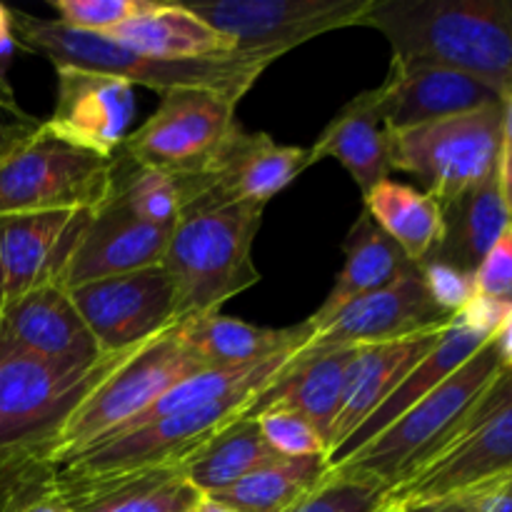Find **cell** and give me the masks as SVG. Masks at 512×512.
<instances>
[{"label":"cell","instance_id":"cell-29","mask_svg":"<svg viewBox=\"0 0 512 512\" xmlns=\"http://www.w3.org/2000/svg\"><path fill=\"white\" fill-rule=\"evenodd\" d=\"M443 218V243L428 260H438V263L475 273L488 250L498 243V238L510 225L503 190H500V168L483 185L445 205Z\"/></svg>","mask_w":512,"mask_h":512},{"label":"cell","instance_id":"cell-34","mask_svg":"<svg viewBox=\"0 0 512 512\" xmlns=\"http://www.w3.org/2000/svg\"><path fill=\"white\" fill-rule=\"evenodd\" d=\"M263 438L280 458H325L328 460V443L323 435L293 410H265L255 415Z\"/></svg>","mask_w":512,"mask_h":512},{"label":"cell","instance_id":"cell-48","mask_svg":"<svg viewBox=\"0 0 512 512\" xmlns=\"http://www.w3.org/2000/svg\"><path fill=\"white\" fill-rule=\"evenodd\" d=\"M195 512H235V510H230L228 505L215 503V500H210V498H203L200 500L198 508H195Z\"/></svg>","mask_w":512,"mask_h":512},{"label":"cell","instance_id":"cell-41","mask_svg":"<svg viewBox=\"0 0 512 512\" xmlns=\"http://www.w3.org/2000/svg\"><path fill=\"white\" fill-rule=\"evenodd\" d=\"M15 50H18V38L13 28V8L0 3V68L5 70V63L13 58Z\"/></svg>","mask_w":512,"mask_h":512},{"label":"cell","instance_id":"cell-49","mask_svg":"<svg viewBox=\"0 0 512 512\" xmlns=\"http://www.w3.org/2000/svg\"><path fill=\"white\" fill-rule=\"evenodd\" d=\"M383 512H415V510H403V508H385Z\"/></svg>","mask_w":512,"mask_h":512},{"label":"cell","instance_id":"cell-27","mask_svg":"<svg viewBox=\"0 0 512 512\" xmlns=\"http://www.w3.org/2000/svg\"><path fill=\"white\" fill-rule=\"evenodd\" d=\"M343 253L345 265L335 278L333 290L323 300V305L308 318L313 333L323 328L325 323H330L340 310L353 305L355 300L365 298L380 288H388L390 283H395L415 268V263L403 253V248L390 235H385L365 210L350 228L343 243Z\"/></svg>","mask_w":512,"mask_h":512},{"label":"cell","instance_id":"cell-46","mask_svg":"<svg viewBox=\"0 0 512 512\" xmlns=\"http://www.w3.org/2000/svg\"><path fill=\"white\" fill-rule=\"evenodd\" d=\"M503 155H512V95L503 98Z\"/></svg>","mask_w":512,"mask_h":512},{"label":"cell","instance_id":"cell-13","mask_svg":"<svg viewBox=\"0 0 512 512\" xmlns=\"http://www.w3.org/2000/svg\"><path fill=\"white\" fill-rule=\"evenodd\" d=\"M100 353H125L180 323L178 295L163 265L68 290Z\"/></svg>","mask_w":512,"mask_h":512},{"label":"cell","instance_id":"cell-23","mask_svg":"<svg viewBox=\"0 0 512 512\" xmlns=\"http://www.w3.org/2000/svg\"><path fill=\"white\" fill-rule=\"evenodd\" d=\"M0 323L20 348L50 363L90 365L105 355L85 328L68 290L58 283L0 308Z\"/></svg>","mask_w":512,"mask_h":512},{"label":"cell","instance_id":"cell-21","mask_svg":"<svg viewBox=\"0 0 512 512\" xmlns=\"http://www.w3.org/2000/svg\"><path fill=\"white\" fill-rule=\"evenodd\" d=\"M353 358L355 348H300L288 368L255 395L245 418H255L258 413L275 408L293 410L323 435L330 448V435L343 405L345 380Z\"/></svg>","mask_w":512,"mask_h":512},{"label":"cell","instance_id":"cell-20","mask_svg":"<svg viewBox=\"0 0 512 512\" xmlns=\"http://www.w3.org/2000/svg\"><path fill=\"white\" fill-rule=\"evenodd\" d=\"M448 323L420 330L410 338L355 348V358L348 368V380H345L343 405H340L338 420H335L333 435H330L328 460L385 403V398L398 388L400 380L435 348Z\"/></svg>","mask_w":512,"mask_h":512},{"label":"cell","instance_id":"cell-31","mask_svg":"<svg viewBox=\"0 0 512 512\" xmlns=\"http://www.w3.org/2000/svg\"><path fill=\"white\" fill-rule=\"evenodd\" d=\"M363 200L365 213L403 248L415 265L425 263L443 243V208L425 190L385 180Z\"/></svg>","mask_w":512,"mask_h":512},{"label":"cell","instance_id":"cell-1","mask_svg":"<svg viewBox=\"0 0 512 512\" xmlns=\"http://www.w3.org/2000/svg\"><path fill=\"white\" fill-rule=\"evenodd\" d=\"M363 25L393 58L445 65L512 95V0H375Z\"/></svg>","mask_w":512,"mask_h":512},{"label":"cell","instance_id":"cell-5","mask_svg":"<svg viewBox=\"0 0 512 512\" xmlns=\"http://www.w3.org/2000/svg\"><path fill=\"white\" fill-rule=\"evenodd\" d=\"M263 210L255 203H228L180 213L163 258L180 320L220 313L230 298L260 283L253 245Z\"/></svg>","mask_w":512,"mask_h":512},{"label":"cell","instance_id":"cell-17","mask_svg":"<svg viewBox=\"0 0 512 512\" xmlns=\"http://www.w3.org/2000/svg\"><path fill=\"white\" fill-rule=\"evenodd\" d=\"M170 233L173 228H155L135 218L113 188V195L90 215L60 285L70 290L163 265Z\"/></svg>","mask_w":512,"mask_h":512},{"label":"cell","instance_id":"cell-4","mask_svg":"<svg viewBox=\"0 0 512 512\" xmlns=\"http://www.w3.org/2000/svg\"><path fill=\"white\" fill-rule=\"evenodd\" d=\"M503 370V355L495 340H490L443 385L405 410L383 433L328 468V473L375 485L388 495L453 438L480 395L500 378Z\"/></svg>","mask_w":512,"mask_h":512},{"label":"cell","instance_id":"cell-14","mask_svg":"<svg viewBox=\"0 0 512 512\" xmlns=\"http://www.w3.org/2000/svg\"><path fill=\"white\" fill-rule=\"evenodd\" d=\"M308 168V148L280 145L268 133H248L238 125L203 173L178 178L183 210L228 203H255L265 208L268 200L283 193Z\"/></svg>","mask_w":512,"mask_h":512},{"label":"cell","instance_id":"cell-28","mask_svg":"<svg viewBox=\"0 0 512 512\" xmlns=\"http://www.w3.org/2000/svg\"><path fill=\"white\" fill-rule=\"evenodd\" d=\"M108 38L140 53L170 60H195L233 53V43L225 35L210 28L188 5L180 3L140 0L138 13L110 30Z\"/></svg>","mask_w":512,"mask_h":512},{"label":"cell","instance_id":"cell-2","mask_svg":"<svg viewBox=\"0 0 512 512\" xmlns=\"http://www.w3.org/2000/svg\"><path fill=\"white\" fill-rule=\"evenodd\" d=\"M13 28L18 48L43 55L53 68L103 73L125 80L133 88L143 85L158 95L178 88H205L240 103V98L250 93L260 75L273 65L268 58L235 50L195 60L158 58L128 48L108 35L65 28L55 18H38L23 10H13Z\"/></svg>","mask_w":512,"mask_h":512},{"label":"cell","instance_id":"cell-19","mask_svg":"<svg viewBox=\"0 0 512 512\" xmlns=\"http://www.w3.org/2000/svg\"><path fill=\"white\" fill-rule=\"evenodd\" d=\"M388 130L415 128L500 103V93L470 75L423 60H390L380 83Z\"/></svg>","mask_w":512,"mask_h":512},{"label":"cell","instance_id":"cell-47","mask_svg":"<svg viewBox=\"0 0 512 512\" xmlns=\"http://www.w3.org/2000/svg\"><path fill=\"white\" fill-rule=\"evenodd\" d=\"M415 512H478L470 500H445V503L428 505V508H418Z\"/></svg>","mask_w":512,"mask_h":512},{"label":"cell","instance_id":"cell-37","mask_svg":"<svg viewBox=\"0 0 512 512\" xmlns=\"http://www.w3.org/2000/svg\"><path fill=\"white\" fill-rule=\"evenodd\" d=\"M418 268L433 303L450 318L460 313L478 295V290H475V273L453 268L448 263H438V260H425Z\"/></svg>","mask_w":512,"mask_h":512},{"label":"cell","instance_id":"cell-36","mask_svg":"<svg viewBox=\"0 0 512 512\" xmlns=\"http://www.w3.org/2000/svg\"><path fill=\"white\" fill-rule=\"evenodd\" d=\"M55 20L65 28L108 35L120 23L138 13L140 0H53Z\"/></svg>","mask_w":512,"mask_h":512},{"label":"cell","instance_id":"cell-35","mask_svg":"<svg viewBox=\"0 0 512 512\" xmlns=\"http://www.w3.org/2000/svg\"><path fill=\"white\" fill-rule=\"evenodd\" d=\"M385 490L360 480L325 475L323 483L290 512H383Z\"/></svg>","mask_w":512,"mask_h":512},{"label":"cell","instance_id":"cell-18","mask_svg":"<svg viewBox=\"0 0 512 512\" xmlns=\"http://www.w3.org/2000/svg\"><path fill=\"white\" fill-rule=\"evenodd\" d=\"M58 95L48 128L73 143L118 155L135 115V88L120 78L78 68H55Z\"/></svg>","mask_w":512,"mask_h":512},{"label":"cell","instance_id":"cell-15","mask_svg":"<svg viewBox=\"0 0 512 512\" xmlns=\"http://www.w3.org/2000/svg\"><path fill=\"white\" fill-rule=\"evenodd\" d=\"M85 210L0 215V308L63 280L88 225Z\"/></svg>","mask_w":512,"mask_h":512},{"label":"cell","instance_id":"cell-33","mask_svg":"<svg viewBox=\"0 0 512 512\" xmlns=\"http://www.w3.org/2000/svg\"><path fill=\"white\" fill-rule=\"evenodd\" d=\"M115 193L135 218L155 228H173L183 210L180 180L163 170L145 168V165L130 163L128 173H120L118 163Z\"/></svg>","mask_w":512,"mask_h":512},{"label":"cell","instance_id":"cell-45","mask_svg":"<svg viewBox=\"0 0 512 512\" xmlns=\"http://www.w3.org/2000/svg\"><path fill=\"white\" fill-rule=\"evenodd\" d=\"M495 345H498L500 355H503L505 368L512 370V315L508 323H505V328L498 333V338H495Z\"/></svg>","mask_w":512,"mask_h":512},{"label":"cell","instance_id":"cell-12","mask_svg":"<svg viewBox=\"0 0 512 512\" xmlns=\"http://www.w3.org/2000/svg\"><path fill=\"white\" fill-rule=\"evenodd\" d=\"M253 398L223 400L188 413L170 415L158 423L130 428L85 450L70 463L60 465L58 473L73 480H95L145 473V470L180 468L225 425L243 418L253 405Z\"/></svg>","mask_w":512,"mask_h":512},{"label":"cell","instance_id":"cell-38","mask_svg":"<svg viewBox=\"0 0 512 512\" xmlns=\"http://www.w3.org/2000/svg\"><path fill=\"white\" fill-rule=\"evenodd\" d=\"M475 290L485 298L512 305V225L475 268Z\"/></svg>","mask_w":512,"mask_h":512},{"label":"cell","instance_id":"cell-43","mask_svg":"<svg viewBox=\"0 0 512 512\" xmlns=\"http://www.w3.org/2000/svg\"><path fill=\"white\" fill-rule=\"evenodd\" d=\"M0 110H3V113L15 115V118H18L20 123H30V120H33V118H30V115L25 113V110L18 105V98H15L13 85H10L8 75H5L3 68H0Z\"/></svg>","mask_w":512,"mask_h":512},{"label":"cell","instance_id":"cell-3","mask_svg":"<svg viewBox=\"0 0 512 512\" xmlns=\"http://www.w3.org/2000/svg\"><path fill=\"white\" fill-rule=\"evenodd\" d=\"M135 350L90 365L50 363L20 348L0 323V465L50 463L75 410Z\"/></svg>","mask_w":512,"mask_h":512},{"label":"cell","instance_id":"cell-40","mask_svg":"<svg viewBox=\"0 0 512 512\" xmlns=\"http://www.w3.org/2000/svg\"><path fill=\"white\" fill-rule=\"evenodd\" d=\"M470 503L478 508V512H512V478L500 483L498 488L475 495L470 498Z\"/></svg>","mask_w":512,"mask_h":512},{"label":"cell","instance_id":"cell-32","mask_svg":"<svg viewBox=\"0 0 512 512\" xmlns=\"http://www.w3.org/2000/svg\"><path fill=\"white\" fill-rule=\"evenodd\" d=\"M328 475L325 458H280L210 500L235 512H290Z\"/></svg>","mask_w":512,"mask_h":512},{"label":"cell","instance_id":"cell-10","mask_svg":"<svg viewBox=\"0 0 512 512\" xmlns=\"http://www.w3.org/2000/svg\"><path fill=\"white\" fill-rule=\"evenodd\" d=\"M235 103L205 88H178L160 95V105L120 150L135 165L163 170L175 178L198 175L218 158L238 128Z\"/></svg>","mask_w":512,"mask_h":512},{"label":"cell","instance_id":"cell-9","mask_svg":"<svg viewBox=\"0 0 512 512\" xmlns=\"http://www.w3.org/2000/svg\"><path fill=\"white\" fill-rule=\"evenodd\" d=\"M503 150V100L495 105L390 130L393 170L423 180L425 193L445 208L468 190L493 178Z\"/></svg>","mask_w":512,"mask_h":512},{"label":"cell","instance_id":"cell-30","mask_svg":"<svg viewBox=\"0 0 512 512\" xmlns=\"http://www.w3.org/2000/svg\"><path fill=\"white\" fill-rule=\"evenodd\" d=\"M275 460H280V455L263 438L258 420L243 415L215 433L180 470L203 498H210Z\"/></svg>","mask_w":512,"mask_h":512},{"label":"cell","instance_id":"cell-16","mask_svg":"<svg viewBox=\"0 0 512 512\" xmlns=\"http://www.w3.org/2000/svg\"><path fill=\"white\" fill-rule=\"evenodd\" d=\"M448 320L450 315H445L433 303L420 268L415 265L410 273L390 283L388 288L375 290L340 310L330 323L315 330L305 348L335 350L388 343V340L410 338L420 330L435 328Z\"/></svg>","mask_w":512,"mask_h":512},{"label":"cell","instance_id":"cell-22","mask_svg":"<svg viewBox=\"0 0 512 512\" xmlns=\"http://www.w3.org/2000/svg\"><path fill=\"white\" fill-rule=\"evenodd\" d=\"M310 165L335 158L358 183L363 198L390 180V130L385 118L383 88H370L355 95L335 113L308 148Z\"/></svg>","mask_w":512,"mask_h":512},{"label":"cell","instance_id":"cell-26","mask_svg":"<svg viewBox=\"0 0 512 512\" xmlns=\"http://www.w3.org/2000/svg\"><path fill=\"white\" fill-rule=\"evenodd\" d=\"M180 335L205 368H243L305 348L313 328L308 320L290 328H260L230 315L208 313L180 320Z\"/></svg>","mask_w":512,"mask_h":512},{"label":"cell","instance_id":"cell-24","mask_svg":"<svg viewBox=\"0 0 512 512\" xmlns=\"http://www.w3.org/2000/svg\"><path fill=\"white\" fill-rule=\"evenodd\" d=\"M55 488L73 512H195L203 500L180 468L95 480L63 478L55 468Z\"/></svg>","mask_w":512,"mask_h":512},{"label":"cell","instance_id":"cell-39","mask_svg":"<svg viewBox=\"0 0 512 512\" xmlns=\"http://www.w3.org/2000/svg\"><path fill=\"white\" fill-rule=\"evenodd\" d=\"M510 315L512 305L500 303V300L493 298H485V295H475L460 313H455V318L463 325H468L470 330L483 335V338L495 340L500 330L505 328V323L510 320Z\"/></svg>","mask_w":512,"mask_h":512},{"label":"cell","instance_id":"cell-8","mask_svg":"<svg viewBox=\"0 0 512 512\" xmlns=\"http://www.w3.org/2000/svg\"><path fill=\"white\" fill-rule=\"evenodd\" d=\"M200 370L208 368L185 345L180 323L165 330L163 335L135 350L85 398L65 425L50 465L60 468L85 450L123 433L160 395Z\"/></svg>","mask_w":512,"mask_h":512},{"label":"cell","instance_id":"cell-25","mask_svg":"<svg viewBox=\"0 0 512 512\" xmlns=\"http://www.w3.org/2000/svg\"><path fill=\"white\" fill-rule=\"evenodd\" d=\"M490 340L483 338L480 333L470 330L468 325L460 323L458 318H450L448 328L443 330L440 340L435 343V348L405 375L398 383V388L385 398V403L340 445L338 453L328 460V468H333L335 463H340L343 458H348L353 450H358L360 445H365L368 440H373L375 435L383 433L388 425H393L405 410L413 408L415 403L425 398V395L433 393L438 385H443L455 370L463 368L470 358H473L478 350H483Z\"/></svg>","mask_w":512,"mask_h":512},{"label":"cell","instance_id":"cell-42","mask_svg":"<svg viewBox=\"0 0 512 512\" xmlns=\"http://www.w3.org/2000/svg\"><path fill=\"white\" fill-rule=\"evenodd\" d=\"M35 125H38V120H30V123H5V120H0V158L10 148H15Z\"/></svg>","mask_w":512,"mask_h":512},{"label":"cell","instance_id":"cell-6","mask_svg":"<svg viewBox=\"0 0 512 512\" xmlns=\"http://www.w3.org/2000/svg\"><path fill=\"white\" fill-rule=\"evenodd\" d=\"M512 478V370L480 395L453 438L385 495V508L418 510L470 500Z\"/></svg>","mask_w":512,"mask_h":512},{"label":"cell","instance_id":"cell-44","mask_svg":"<svg viewBox=\"0 0 512 512\" xmlns=\"http://www.w3.org/2000/svg\"><path fill=\"white\" fill-rule=\"evenodd\" d=\"M500 190H503L505 208H508L512 225V155L500 153Z\"/></svg>","mask_w":512,"mask_h":512},{"label":"cell","instance_id":"cell-7","mask_svg":"<svg viewBox=\"0 0 512 512\" xmlns=\"http://www.w3.org/2000/svg\"><path fill=\"white\" fill-rule=\"evenodd\" d=\"M118 155L73 143L40 120L0 158V215L95 213L113 195Z\"/></svg>","mask_w":512,"mask_h":512},{"label":"cell","instance_id":"cell-11","mask_svg":"<svg viewBox=\"0 0 512 512\" xmlns=\"http://www.w3.org/2000/svg\"><path fill=\"white\" fill-rule=\"evenodd\" d=\"M185 5L225 35L235 53L275 63L308 40L363 25L375 0H200Z\"/></svg>","mask_w":512,"mask_h":512}]
</instances>
